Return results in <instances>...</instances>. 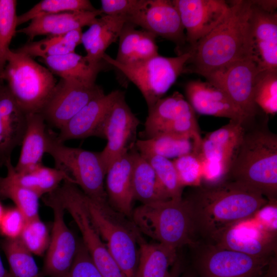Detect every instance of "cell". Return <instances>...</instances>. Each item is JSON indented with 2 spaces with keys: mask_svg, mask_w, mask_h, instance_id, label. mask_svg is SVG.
Wrapping results in <instances>:
<instances>
[{
  "mask_svg": "<svg viewBox=\"0 0 277 277\" xmlns=\"http://www.w3.org/2000/svg\"><path fill=\"white\" fill-rule=\"evenodd\" d=\"M193 187L184 198L195 241L210 242L226 228L254 217L269 204L259 191L236 181L224 180Z\"/></svg>",
  "mask_w": 277,
  "mask_h": 277,
  "instance_id": "1",
  "label": "cell"
},
{
  "mask_svg": "<svg viewBox=\"0 0 277 277\" xmlns=\"http://www.w3.org/2000/svg\"><path fill=\"white\" fill-rule=\"evenodd\" d=\"M252 1L230 2L224 20L191 49L184 72L203 76L233 62L252 58L249 18Z\"/></svg>",
  "mask_w": 277,
  "mask_h": 277,
  "instance_id": "2",
  "label": "cell"
},
{
  "mask_svg": "<svg viewBox=\"0 0 277 277\" xmlns=\"http://www.w3.org/2000/svg\"><path fill=\"white\" fill-rule=\"evenodd\" d=\"M225 180L238 182L259 191L270 204L277 199V135L265 126L245 125L242 141Z\"/></svg>",
  "mask_w": 277,
  "mask_h": 277,
  "instance_id": "3",
  "label": "cell"
},
{
  "mask_svg": "<svg viewBox=\"0 0 277 277\" xmlns=\"http://www.w3.org/2000/svg\"><path fill=\"white\" fill-rule=\"evenodd\" d=\"M131 218L140 232L172 249L195 241L189 208L183 197L142 204L133 209Z\"/></svg>",
  "mask_w": 277,
  "mask_h": 277,
  "instance_id": "4",
  "label": "cell"
},
{
  "mask_svg": "<svg viewBox=\"0 0 277 277\" xmlns=\"http://www.w3.org/2000/svg\"><path fill=\"white\" fill-rule=\"evenodd\" d=\"M1 78L26 114L41 113L56 86L54 74L33 58L15 50L8 51Z\"/></svg>",
  "mask_w": 277,
  "mask_h": 277,
  "instance_id": "5",
  "label": "cell"
},
{
  "mask_svg": "<svg viewBox=\"0 0 277 277\" xmlns=\"http://www.w3.org/2000/svg\"><path fill=\"white\" fill-rule=\"evenodd\" d=\"M85 202L92 222L124 277H136L141 232L132 222L111 207L102 208L85 194Z\"/></svg>",
  "mask_w": 277,
  "mask_h": 277,
  "instance_id": "6",
  "label": "cell"
},
{
  "mask_svg": "<svg viewBox=\"0 0 277 277\" xmlns=\"http://www.w3.org/2000/svg\"><path fill=\"white\" fill-rule=\"evenodd\" d=\"M46 153L54 159L55 167L66 171L93 202L103 208L110 206L104 187L106 172L100 152L68 147L48 130Z\"/></svg>",
  "mask_w": 277,
  "mask_h": 277,
  "instance_id": "7",
  "label": "cell"
},
{
  "mask_svg": "<svg viewBox=\"0 0 277 277\" xmlns=\"http://www.w3.org/2000/svg\"><path fill=\"white\" fill-rule=\"evenodd\" d=\"M191 55V51L171 57L159 54L144 61L127 64L116 62L106 53L102 59L121 71L137 87L149 108L163 97L177 77L184 73Z\"/></svg>",
  "mask_w": 277,
  "mask_h": 277,
  "instance_id": "8",
  "label": "cell"
},
{
  "mask_svg": "<svg viewBox=\"0 0 277 277\" xmlns=\"http://www.w3.org/2000/svg\"><path fill=\"white\" fill-rule=\"evenodd\" d=\"M189 246L197 277H260L273 257L251 256L202 240Z\"/></svg>",
  "mask_w": 277,
  "mask_h": 277,
  "instance_id": "9",
  "label": "cell"
},
{
  "mask_svg": "<svg viewBox=\"0 0 277 277\" xmlns=\"http://www.w3.org/2000/svg\"><path fill=\"white\" fill-rule=\"evenodd\" d=\"M53 193L73 219L83 243L103 277H124L92 222L85 202V194L76 184L65 181Z\"/></svg>",
  "mask_w": 277,
  "mask_h": 277,
  "instance_id": "10",
  "label": "cell"
},
{
  "mask_svg": "<svg viewBox=\"0 0 277 277\" xmlns=\"http://www.w3.org/2000/svg\"><path fill=\"white\" fill-rule=\"evenodd\" d=\"M245 125L229 122L202 138L197 154L203 168L202 181L214 184L226 179L236 150L242 141Z\"/></svg>",
  "mask_w": 277,
  "mask_h": 277,
  "instance_id": "11",
  "label": "cell"
},
{
  "mask_svg": "<svg viewBox=\"0 0 277 277\" xmlns=\"http://www.w3.org/2000/svg\"><path fill=\"white\" fill-rule=\"evenodd\" d=\"M252 58L236 61L205 75L208 82L222 89L246 118L252 121L261 112L254 101V88L260 71Z\"/></svg>",
  "mask_w": 277,
  "mask_h": 277,
  "instance_id": "12",
  "label": "cell"
},
{
  "mask_svg": "<svg viewBox=\"0 0 277 277\" xmlns=\"http://www.w3.org/2000/svg\"><path fill=\"white\" fill-rule=\"evenodd\" d=\"M125 19L156 37L173 43L177 55L189 51L185 29L173 1L141 0L136 10Z\"/></svg>",
  "mask_w": 277,
  "mask_h": 277,
  "instance_id": "13",
  "label": "cell"
},
{
  "mask_svg": "<svg viewBox=\"0 0 277 277\" xmlns=\"http://www.w3.org/2000/svg\"><path fill=\"white\" fill-rule=\"evenodd\" d=\"M140 124V120L127 104L122 91L107 113L98 135L107 140L105 148L100 152L106 172L115 160L134 147Z\"/></svg>",
  "mask_w": 277,
  "mask_h": 277,
  "instance_id": "14",
  "label": "cell"
},
{
  "mask_svg": "<svg viewBox=\"0 0 277 277\" xmlns=\"http://www.w3.org/2000/svg\"><path fill=\"white\" fill-rule=\"evenodd\" d=\"M44 201L53 212L51 236L44 261L42 277H64L75 256L78 242L67 226L65 209L53 192L46 194Z\"/></svg>",
  "mask_w": 277,
  "mask_h": 277,
  "instance_id": "15",
  "label": "cell"
},
{
  "mask_svg": "<svg viewBox=\"0 0 277 277\" xmlns=\"http://www.w3.org/2000/svg\"><path fill=\"white\" fill-rule=\"evenodd\" d=\"M104 94L95 83L62 79L41 113L45 121L60 129L88 103Z\"/></svg>",
  "mask_w": 277,
  "mask_h": 277,
  "instance_id": "16",
  "label": "cell"
},
{
  "mask_svg": "<svg viewBox=\"0 0 277 277\" xmlns=\"http://www.w3.org/2000/svg\"><path fill=\"white\" fill-rule=\"evenodd\" d=\"M249 220L226 228L208 243L259 258L276 255V230L250 225Z\"/></svg>",
  "mask_w": 277,
  "mask_h": 277,
  "instance_id": "17",
  "label": "cell"
},
{
  "mask_svg": "<svg viewBox=\"0 0 277 277\" xmlns=\"http://www.w3.org/2000/svg\"><path fill=\"white\" fill-rule=\"evenodd\" d=\"M186 30L189 51L225 18L230 5L224 0H173Z\"/></svg>",
  "mask_w": 277,
  "mask_h": 277,
  "instance_id": "18",
  "label": "cell"
},
{
  "mask_svg": "<svg viewBox=\"0 0 277 277\" xmlns=\"http://www.w3.org/2000/svg\"><path fill=\"white\" fill-rule=\"evenodd\" d=\"M253 60L261 71H277V13L252 1L249 18Z\"/></svg>",
  "mask_w": 277,
  "mask_h": 277,
  "instance_id": "19",
  "label": "cell"
},
{
  "mask_svg": "<svg viewBox=\"0 0 277 277\" xmlns=\"http://www.w3.org/2000/svg\"><path fill=\"white\" fill-rule=\"evenodd\" d=\"M185 90L188 102L195 112L228 118L244 124L251 122L224 91L208 81H190L186 84Z\"/></svg>",
  "mask_w": 277,
  "mask_h": 277,
  "instance_id": "20",
  "label": "cell"
},
{
  "mask_svg": "<svg viewBox=\"0 0 277 277\" xmlns=\"http://www.w3.org/2000/svg\"><path fill=\"white\" fill-rule=\"evenodd\" d=\"M122 92L114 90L90 101L60 129L57 140L64 143L69 140L98 137L107 113Z\"/></svg>",
  "mask_w": 277,
  "mask_h": 277,
  "instance_id": "21",
  "label": "cell"
},
{
  "mask_svg": "<svg viewBox=\"0 0 277 277\" xmlns=\"http://www.w3.org/2000/svg\"><path fill=\"white\" fill-rule=\"evenodd\" d=\"M133 160L130 151L115 160L108 168L106 192L111 208L125 217H131L134 200L132 187Z\"/></svg>",
  "mask_w": 277,
  "mask_h": 277,
  "instance_id": "22",
  "label": "cell"
},
{
  "mask_svg": "<svg viewBox=\"0 0 277 277\" xmlns=\"http://www.w3.org/2000/svg\"><path fill=\"white\" fill-rule=\"evenodd\" d=\"M103 14L101 9H95L41 15L32 19L26 27L16 32L26 34L31 41L38 35H61L84 26L89 27Z\"/></svg>",
  "mask_w": 277,
  "mask_h": 277,
  "instance_id": "23",
  "label": "cell"
},
{
  "mask_svg": "<svg viewBox=\"0 0 277 277\" xmlns=\"http://www.w3.org/2000/svg\"><path fill=\"white\" fill-rule=\"evenodd\" d=\"M45 122L41 113L26 114V127L21 144V153L14 166L16 171H24L42 164L47 142Z\"/></svg>",
  "mask_w": 277,
  "mask_h": 277,
  "instance_id": "24",
  "label": "cell"
},
{
  "mask_svg": "<svg viewBox=\"0 0 277 277\" xmlns=\"http://www.w3.org/2000/svg\"><path fill=\"white\" fill-rule=\"evenodd\" d=\"M48 69L64 80H73L87 84H94L98 74L109 65L103 60L98 63L90 62L85 56L74 52L41 58Z\"/></svg>",
  "mask_w": 277,
  "mask_h": 277,
  "instance_id": "25",
  "label": "cell"
},
{
  "mask_svg": "<svg viewBox=\"0 0 277 277\" xmlns=\"http://www.w3.org/2000/svg\"><path fill=\"white\" fill-rule=\"evenodd\" d=\"M135 25L126 23L119 36L117 53L114 60L127 64L144 61L159 55L156 36Z\"/></svg>",
  "mask_w": 277,
  "mask_h": 277,
  "instance_id": "26",
  "label": "cell"
},
{
  "mask_svg": "<svg viewBox=\"0 0 277 277\" xmlns=\"http://www.w3.org/2000/svg\"><path fill=\"white\" fill-rule=\"evenodd\" d=\"M133 148L130 151L133 160L132 187L134 199L139 201L142 204L170 200L151 165Z\"/></svg>",
  "mask_w": 277,
  "mask_h": 277,
  "instance_id": "27",
  "label": "cell"
},
{
  "mask_svg": "<svg viewBox=\"0 0 277 277\" xmlns=\"http://www.w3.org/2000/svg\"><path fill=\"white\" fill-rule=\"evenodd\" d=\"M139 259L136 277H171L176 251L159 243L138 242Z\"/></svg>",
  "mask_w": 277,
  "mask_h": 277,
  "instance_id": "28",
  "label": "cell"
},
{
  "mask_svg": "<svg viewBox=\"0 0 277 277\" xmlns=\"http://www.w3.org/2000/svg\"><path fill=\"white\" fill-rule=\"evenodd\" d=\"M189 105L177 91L158 100L148 108L144 131L146 139L165 132Z\"/></svg>",
  "mask_w": 277,
  "mask_h": 277,
  "instance_id": "29",
  "label": "cell"
},
{
  "mask_svg": "<svg viewBox=\"0 0 277 277\" xmlns=\"http://www.w3.org/2000/svg\"><path fill=\"white\" fill-rule=\"evenodd\" d=\"M10 176L16 184L35 192L41 197L56 190L62 182L68 181L75 184L66 171L42 164L22 172L12 170Z\"/></svg>",
  "mask_w": 277,
  "mask_h": 277,
  "instance_id": "30",
  "label": "cell"
},
{
  "mask_svg": "<svg viewBox=\"0 0 277 277\" xmlns=\"http://www.w3.org/2000/svg\"><path fill=\"white\" fill-rule=\"evenodd\" d=\"M136 149L140 153H149L175 159L193 152L192 140L187 136L171 133H160L144 140H137Z\"/></svg>",
  "mask_w": 277,
  "mask_h": 277,
  "instance_id": "31",
  "label": "cell"
},
{
  "mask_svg": "<svg viewBox=\"0 0 277 277\" xmlns=\"http://www.w3.org/2000/svg\"><path fill=\"white\" fill-rule=\"evenodd\" d=\"M82 29H77L66 33L48 35L46 38L36 42H30L15 51L31 57L44 58L74 52L75 48L82 44Z\"/></svg>",
  "mask_w": 277,
  "mask_h": 277,
  "instance_id": "32",
  "label": "cell"
},
{
  "mask_svg": "<svg viewBox=\"0 0 277 277\" xmlns=\"http://www.w3.org/2000/svg\"><path fill=\"white\" fill-rule=\"evenodd\" d=\"M9 265L11 277H42L33 254L17 239L0 242Z\"/></svg>",
  "mask_w": 277,
  "mask_h": 277,
  "instance_id": "33",
  "label": "cell"
},
{
  "mask_svg": "<svg viewBox=\"0 0 277 277\" xmlns=\"http://www.w3.org/2000/svg\"><path fill=\"white\" fill-rule=\"evenodd\" d=\"M0 118L16 145H21L26 127V114L3 81L0 82Z\"/></svg>",
  "mask_w": 277,
  "mask_h": 277,
  "instance_id": "34",
  "label": "cell"
},
{
  "mask_svg": "<svg viewBox=\"0 0 277 277\" xmlns=\"http://www.w3.org/2000/svg\"><path fill=\"white\" fill-rule=\"evenodd\" d=\"M40 196L16 184L7 175L0 176V200L10 199L27 220L38 217Z\"/></svg>",
  "mask_w": 277,
  "mask_h": 277,
  "instance_id": "35",
  "label": "cell"
},
{
  "mask_svg": "<svg viewBox=\"0 0 277 277\" xmlns=\"http://www.w3.org/2000/svg\"><path fill=\"white\" fill-rule=\"evenodd\" d=\"M126 23L124 17L116 16H112L103 22L94 34L89 49L86 51V58L92 63L102 61L106 49L116 42Z\"/></svg>",
  "mask_w": 277,
  "mask_h": 277,
  "instance_id": "36",
  "label": "cell"
},
{
  "mask_svg": "<svg viewBox=\"0 0 277 277\" xmlns=\"http://www.w3.org/2000/svg\"><path fill=\"white\" fill-rule=\"evenodd\" d=\"M152 167L156 177L170 199L183 197L182 185L174 164L170 160L157 155L141 153Z\"/></svg>",
  "mask_w": 277,
  "mask_h": 277,
  "instance_id": "37",
  "label": "cell"
},
{
  "mask_svg": "<svg viewBox=\"0 0 277 277\" xmlns=\"http://www.w3.org/2000/svg\"><path fill=\"white\" fill-rule=\"evenodd\" d=\"M95 9L88 0H43L17 17V25L38 16L69 11H93Z\"/></svg>",
  "mask_w": 277,
  "mask_h": 277,
  "instance_id": "38",
  "label": "cell"
},
{
  "mask_svg": "<svg viewBox=\"0 0 277 277\" xmlns=\"http://www.w3.org/2000/svg\"><path fill=\"white\" fill-rule=\"evenodd\" d=\"M254 101L266 114L277 112V71H260L254 88Z\"/></svg>",
  "mask_w": 277,
  "mask_h": 277,
  "instance_id": "39",
  "label": "cell"
},
{
  "mask_svg": "<svg viewBox=\"0 0 277 277\" xmlns=\"http://www.w3.org/2000/svg\"><path fill=\"white\" fill-rule=\"evenodd\" d=\"M17 1L0 0V74L6 64V55L17 25Z\"/></svg>",
  "mask_w": 277,
  "mask_h": 277,
  "instance_id": "40",
  "label": "cell"
},
{
  "mask_svg": "<svg viewBox=\"0 0 277 277\" xmlns=\"http://www.w3.org/2000/svg\"><path fill=\"white\" fill-rule=\"evenodd\" d=\"M18 239L32 254L37 256L47 250L50 240L47 227L39 216L26 221Z\"/></svg>",
  "mask_w": 277,
  "mask_h": 277,
  "instance_id": "41",
  "label": "cell"
},
{
  "mask_svg": "<svg viewBox=\"0 0 277 277\" xmlns=\"http://www.w3.org/2000/svg\"><path fill=\"white\" fill-rule=\"evenodd\" d=\"M172 162L184 187H195L202 184V164L197 154L193 152L188 153L174 159Z\"/></svg>",
  "mask_w": 277,
  "mask_h": 277,
  "instance_id": "42",
  "label": "cell"
},
{
  "mask_svg": "<svg viewBox=\"0 0 277 277\" xmlns=\"http://www.w3.org/2000/svg\"><path fill=\"white\" fill-rule=\"evenodd\" d=\"M64 277H103L82 242H78L76 253L72 264Z\"/></svg>",
  "mask_w": 277,
  "mask_h": 277,
  "instance_id": "43",
  "label": "cell"
},
{
  "mask_svg": "<svg viewBox=\"0 0 277 277\" xmlns=\"http://www.w3.org/2000/svg\"><path fill=\"white\" fill-rule=\"evenodd\" d=\"M26 222L24 215L16 207L6 209L0 223V233L5 239H17Z\"/></svg>",
  "mask_w": 277,
  "mask_h": 277,
  "instance_id": "44",
  "label": "cell"
},
{
  "mask_svg": "<svg viewBox=\"0 0 277 277\" xmlns=\"http://www.w3.org/2000/svg\"><path fill=\"white\" fill-rule=\"evenodd\" d=\"M141 2V0H101V10L103 14L125 19L136 10Z\"/></svg>",
  "mask_w": 277,
  "mask_h": 277,
  "instance_id": "45",
  "label": "cell"
},
{
  "mask_svg": "<svg viewBox=\"0 0 277 277\" xmlns=\"http://www.w3.org/2000/svg\"><path fill=\"white\" fill-rule=\"evenodd\" d=\"M16 146L0 118V167L5 166L11 160L12 152Z\"/></svg>",
  "mask_w": 277,
  "mask_h": 277,
  "instance_id": "46",
  "label": "cell"
},
{
  "mask_svg": "<svg viewBox=\"0 0 277 277\" xmlns=\"http://www.w3.org/2000/svg\"><path fill=\"white\" fill-rule=\"evenodd\" d=\"M276 264L275 262H270L265 272L260 277H276Z\"/></svg>",
  "mask_w": 277,
  "mask_h": 277,
  "instance_id": "47",
  "label": "cell"
},
{
  "mask_svg": "<svg viewBox=\"0 0 277 277\" xmlns=\"http://www.w3.org/2000/svg\"><path fill=\"white\" fill-rule=\"evenodd\" d=\"M0 277H11L9 271L5 268L0 256Z\"/></svg>",
  "mask_w": 277,
  "mask_h": 277,
  "instance_id": "48",
  "label": "cell"
},
{
  "mask_svg": "<svg viewBox=\"0 0 277 277\" xmlns=\"http://www.w3.org/2000/svg\"><path fill=\"white\" fill-rule=\"evenodd\" d=\"M181 277H197V276L192 269L186 271Z\"/></svg>",
  "mask_w": 277,
  "mask_h": 277,
  "instance_id": "49",
  "label": "cell"
},
{
  "mask_svg": "<svg viewBox=\"0 0 277 277\" xmlns=\"http://www.w3.org/2000/svg\"><path fill=\"white\" fill-rule=\"evenodd\" d=\"M5 209H4L2 203L0 202V223L3 217V216L5 211Z\"/></svg>",
  "mask_w": 277,
  "mask_h": 277,
  "instance_id": "50",
  "label": "cell"
},
{
  "mask_svg": "<svg viewBox=\"0 0 277 277\" xmlns=\"http://www.w3.org/2000/svg\"><path fill=\"white\" fill-rule=\"evenodd\" d=\"M171 277H177L175 274L173 273Z\"/></svg>",
  "mask_w": 277,
  "mask_h": 277,
  "instance_id": "51",
  "label": "cell"
},
{
  "mask_svg": "<svg viewBox=\"0 0 277 277\" xmlns=\"http://www.w3.org/2000/svg\"><path fill=\"white\" fill-rule=\"evenodd\" d=\"M2 81H3V80H2L1 79V74H0V82Z\"/></svg>",
  "mask_w": 277,
  "mask_h": 277,
  "instance_id": "52",
  "label": "cell"
}]
</instances>
